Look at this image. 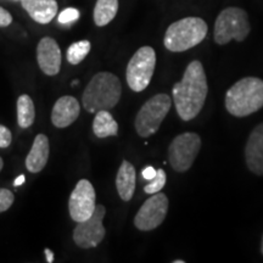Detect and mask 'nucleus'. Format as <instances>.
I'll use <instances>...</instances> for the list:
<instances>
[{"mask_svg": "<svg viewBox=\"0 0 263 263\" xmlns=\"http://www.w3.org/2000/svg\"><path fill=\"white\" fill-rule=\"evenodd\" d=\"M78 18H80V11L74 8H67L62 12H60L58 20L60 24L66 25V24H70V22H73Z\"/></svg>", "mask_w": 263, "mask_h": 263, "instance_id": "nucleus-24", "label": "nucleus"}, {"mask_svg": "<svg viewBox=\"0 0 263 263\" xmlns=\"http://www.w3.org/2000/svg\"><path fill=\"white\" fill-rule=\"evenodd\" d=\"M156 66V52L151 47H141L128 62L126 78L136 93L145 90L150 84Z\"/></svg>", "mask_w": 263, "mask_h": 263, "instance_id": "nucleus-7", "label": "nucleus"}, {"mask_svg": "<svg viewBox=\"0 0 263 263\" xmlns=\"http://www.w3.org/2000/svg\"><path fill=\"white\" fill-rule=\"evenodd\" d=\"M207 91L206 73L200 61L190 62L182 81L174 84L173 100L176 110L183 121H192L205 104Z\"/></svg>", "mask_w": 263, "mask_h": 263, "instance_id": "nucleus-1", "label": "nucleus"}, {"mask_svg": "<svg viewBox=\"0 0 263 263\" xmlns=\"http://www.w3.org/2000/svg\"><path fill=\"white\" fill-rule=\"evenodd\" d=\"M44 254H45V257H47V262L48 263L54 262V252H52L50 249H45L44 250Z\"/></svg>", "mask_w": 263, "mask_h": 263, "instance_id": "nucleus-28", "label": "nucleus"}, {"mask_svg": "<svg viewBox=\"0 0 263 263\" xmlns=\"http://www.w3.org/2000/svg\"><path fill=\"white\" fill-rule=\"evenodd\" d=\"M207 24L200 17H185L173 22L164 34V47L172 52H182L196 47L207 35Z\"/></svg>", "mask_w": 263, "mask_h": 263, "instance_id": "nucleus-4", "label": "nucleus"}, {"mask_svg": "<svg viewBox=\"0 0 263 263\" xmlns=\"http://www.w3.org/2000/svg\"><path fill=\"white\" fill-rule=\"evenodd\" d=\"M80 112L81 105L77 99L65 95L59 99L52 107L51 122L58 128H67L77 120Z\"/></svg>", "mask_w": 263, "mask_h": 263, "instance_id": "nucleus-13", "label": "nucleus"}, {"mask_svg": "<svg viewBox=\"0 0 263 263\" xmlns=\"http://www.w3.org/2000/svg\"><path fill=\"white\" fill-rule=\"evenodd\" d=\"M245 159L251 172L263 176V123L258 124L250 134L245 147Z\"/></svg>", "mask_w": 263, "mask_h": 263, "instance_id": "nucleus-14", "label": "nucleus"}, {"mask_svg": "<svg viewBox=\"0 0 263 263\" xmlns=\"http://www.w3.org/2000/svg\"><path fill=\"white\" fill-rule=\"evenodd\" d=\"M173 263H184L183 259H176V261H173Z\"/></svg>", "mask_w": 263, "mask_h": 263, "instance_id": "nucleus-31", "label": "nucleus"}, {"mask_svg": "<svg viewBox=\"0 0 263 263\" xmlns=\"http://www.w3.org/2000/svg\"><path fill=\"white\" fill-rule=\"evenodd\" d=\"M35 108L32 98L27 94H22L17 99V122L21 128H29L34 122Z\"/></svg>", "mask_w": 263, "mask_h": 263, "instance_id": "nucleus-20", "label": "nucleus"}, {"mask_svg": "<svg viewBox=\"0 0 263 263\" xmlns=\"http://www.w3.org/2000/svg\"><path fill=\"white\" fill-rule=\"evenodd\" d=\"M91 44L89 41H80L71 44L66 52V59L71 65H78L89 54Z\"/></svg>", "mask_w": 263, "mask_h": 263, "instance_id": "nucleus-21", "label": "nucleus"}, {"mask_svg": "<svg viewBox=\"0 0 263 263\" xmlns=\"http://www.w3.org/2000/svg\"><path fill=\"white\" fill-rule=\"evenodd\" d=\"M20 2H21V0H20Z\"/></svg>", "mask_w": 263, "mask_h": 263, "instance_id": "nucleus-34", "label": "nucleus"}, {"mask_svg": "<svg viewBox=\"0 0 263 263\" xmlns=\"http://www.w3.org/2000/svg\"><path fill=\"white\" fill-rule=\"evenodd\" d=\"M3 167H4V161H3L2 157H0V172H2Z\"/></svg>", "mask_w": 263, "mask_h": 263, "instance_id": "nucleus-30", "label": "nucleus"}, {"mask_svg": "<svg viewBox=\"0 0 263 263\" xmlns=\"http://www.w3.org/2000/svg\"><path fill=\"white\" fill-rule=\"evenodd\" d=\"M166 180H167V176L166 173H164V171L157 170L156 176L150 180V183L147 184V185L144 186V192L146 194H150V195L160 193L161 190L163 189V186L166 185Z\"/></svg>", "mask_w": 263, "mask_h": 263, "instance_id": "nucleus-22", "label": "nucleus"}, {"mask_svg": "<svg viewBox=\"0 0 263 263\" xmlns=\"http://www.w3.org/2000/svg\"><path fill=\"white\" fill-rule=\"evenodd\" d=\"M118 11V0H97L93 17L95 25L104 27L116 17Z\"/></svg>", "mask_w": 263, "mask_h": 263, "instance_id": "nucleus-19", "label": "nucleus"}, {"mask_svg": "<svg viewBox=\"0 0 263 263\" xmlns=\"http://www.w3.org/2000/svg\"><path fill=\"white\" fill-rule=\"evenodd\" d=\"M105 215L106 209L103 205H97L89 218L77 223L73 230V241L78 248L94 249L103 241L106 234L103 224Z\"/></svg>", "mask_w": 263, "mask_h": 263, "instance_id": "nucleus-9", "label": "nucleus"}, {"mask_svg": "<svg viewBox=\"0 0 263 263\" xmlns=\"http://www.w3.org/2000/svg\"><path fill=\"white\" fill-rule=\"evenodd\" d=\"M122 94V85L111 72H99L91 78L82 97V105L89 114L111 110L116 106Z\"/></svg>", "mask_w": 263, "mask_h": 263, "instance_id": "nucleus-2", "label": "nucleus"}, {"mask_svg": "<svg viewBox=\"0 0 263 263\" xmlns=\"http://www.w3.org/2000/svg\"><path fill=\"white\" fill-rule=\"evenodd\" d=\"M93 132L95 137L107 138L115 137L118 133V124L112 115L108 112V110L98 111L94 117Z\"/></svg>", "mask_w": 263, "mask_h": 263, "instance_id": "nucleus-18", "label": "nucleus"}, {"mask_svg": "<svg viewBox=\"0 0 263 263\" xmlns=\"http://www.w3.org/2000/svg\"><path fill=\"white\" fill-rule=\"evenodd\" d=\"M12 22V16L8 10L0 6V27H8L9 25H11Z\"/></svg>", "mask_w": 263, "mask_h": 263, "instance_id": "nucleus-26", "label": "nucleus"}, {"mask_svg": "<svg viewBox=\"0 0 263 263\" xmlns=\"http://www.w3.org/2000/svg\"><path fill=\"white\" fill-rule=\"evenodd\" d=\"M39 68L47 76H57L61 68V50L54 38L44 37L37 47Z\"/></svg>", "mask_w": 263, "mask_h": 263, "instance_id": "nucleus-12", "label": "nucleus"}, {"mask_svg": "<svg viewBox=\"0 0 263 263\" xmlns=\"http://www.w3.org/2000/svg\"><path fill=\"white\" fill-rule=\"evenodd\" d=\"M261 251H262V255H263V238H262V244H261Z\"/></svg>", "mask_w": 263, "mask_h": 263, "instance_id": "nucleus-32", "label": "nucleus"}, {"mask_svg": "<svg viewBox=\"0 0 263 263\" xmlns=\"http://www.w3.org/2000/svg\"><path fill=\"white\" fill-rule=\"evenodd\" d=\"M77 83H78V81H73V82H72V85H76Z\"/></svg>", "mask_w": 263, "mask_h": 263, "instance_id": "nucleus-33", "label": "nucleus"}, {"mask_svg": "<svg viewBox=\"0 0 263 263\" xmlns=\"http://www.w3.org/2000/svg\"><path fill=\"white\" fill-rule=\"evenodd\" d=\"M15 201V196L11 190L0 188V213L8 211Z\"/></svg>", "mask_w": 263, "mask_h": 263, "instance_id": "nucleus-23", "label": "nucleus"}, {"mask_svg": "<svg viewBox=\"0 0 263 263\" xmlns=\"http://www.w3.org/2000/svg\"><path fill=\"white\" fill-rule=\"evenodd\" d=\"M250 26L248 12L240 8H227L223 10L215 24L213 38L219 45L228 44L230 41L242 42L249 35Z\"/></svg>", "mask_w": 263, "mask_h": 263, "instance_id": "nucleus-5", "label": "nucleus"}, {"mask_svg": "<svg viewBox=\"0 0 263 263\" xmlns=\"http://www.w3.org/2000/svg\"><path fill=\"white\" fill-rule=\"evenodd\" d=\"M168 211V197L163 193L153 194L138 211L134 226L143 232L156 229L164 221Z\"/></svg>", "mask_w": 263, "mask_h": 263, "instance_id": "nucleus-10", "label": "nucleus"}, {"mask_svg": "<svg viewBox=\"0 0 263 263\" xmlns=\"http://www.w3.org/2000/svg\"><path fill=\"white\" fill-rule=\"evenodd\" d=\"M95 199L97 196L93 184L87 179H81L72 190L68 200V211L72 221L78 223L89 218L97 207Z\"/></svg>", "mask_w": 263, "mask_h": 263, "instance_id": "nucleus-11", "label": "nucleus"}, {"mask_svg": "<svg viewBox=\"0 0 263 263\" xmlns=\"http://www.w3.org/2000/svg\"><path fill=\"white\" fill-rule=\"evenodd\" d=\"M200 149H201V139L196 133L186 132L177 136L168 147L171 167L177 172L188 171L193 166Z\"/></svg>", "mask_w": 263, "mask_h": 263, "instance_id": "nucleus-8", "label": "nucleus"}, {"mask_svg": "<svg viewBox=\"0 0 263 263\" xmlns=\"http://www.w3.org/2000/svg\"><path fill=\"white\" fill-rule=\"evenodd\" d=\"M156 173H157V171L154 168V167L149 166V167H145V168L143 170V172H141V176H143L144 179L151 180L154 178V177L156 176Z\"/></svg>", "mask_w": 263, "mask_h": 263, "instance_id": "nucleus-27", "label": "nucleus"}, {"mask_svg": "<svg viewBox=\"0 0 263 263\" xmlns=\"http://www.w3.org/2000/svg\"><path fill=\"white\" fill-rule=\"evenodd\" d=\"M12 141V136H11V132L8 127L2 126L0 124V147L2 149H6V147L10 146Z\"/></svg>", "mask_w": 263, "mask_h": 263, "instance_id": "nucleus-25", "label": "nucleus"}, {"mask_svg": "<svg viewBox=\"0 0 263 263\" xmlns=\"http://www.w3.org/2000/svg\"><path fill=\"white\" fill-rule=\"evenodd\" d=\"M137 174L136 168L129 161H123L118 168L116 176V188L121 199L123 201H129L136 190Z\"/></svg>", "mask_w": 263, "mask_h": 263, "instance_id": "nucleus-17", "label": "nucleus"}, {"mask_svg": "<svg viewBox=\"0 0 263 263\" xmlns=\"http://www.w3.org/2000/svg\"><path fill=\"white\" fill-rule=\"evenodd\" d=\"M49 139L45 134H38L34 138L33 145L26 157V168L31 173H39L44 170L45 164L49 160Z\"/></svg>", "mask_w": 263, "mask_h": 263, "instance_id": "nucleus-15", "label": "nucleus"}, {"mask_svg": "<svg viewBox=\"0 0 263 263\" xmlns=\"http://www.w3.org/2000/svg\"><path fill=\"white\" fill-rule=\"evenodd\" d=\"M226 107L235 117H246L263 107V81L245 77L236 82L226 95Z\"/></svg>", "mask_w": 263, "mask_h": 263, "instance_id": "nucleus-3", "label": "nucleus"}, {"mask_svg": "<svg viewBox=\"0 0 263 263\" xmlns=\"http://www.w3.org/2000/svg\"><path fill=\"white\" fill-rule=\"evenodd\" d=\"M171 98L167 94H157L150 98L136 117V129L141 138H147L155 134L163 122L164 117L170 112Z\"/></svg>", "mask_w": 263, "mask_h": 263, "instance_id": "nucleus-6", "label": "nucleus"}, {"mask_svg": "<svg viewBox=\"0 0 263 263\" xmlns=\"http://www.w3.org/2000/svg\"><path fill=\"white\" fill-rule=\"evenodd\" d=\"M25 176H24V174H21V176H20V177H17V178H16L15 179V182H14V185L15 186H20V185H22V184H24L25 183Z\"/></svg>", "mask_w": 263, "mask_h": 263, "instance_id": "nucleus-29", "label": "nucleus"}, {"mask_svg": "<svg viewBox=\"0 0 263 263\" xmlns=\"http://www.w3.org/2000/svg\"><path fill=\"white\" fill-rule=\"evenodd\" d=\"M22 8L41 25H47L58 14L57 0H21Z\"/></svg>", "mask_w": 263, "mask_h": 263, "instance_id": "nucleus-16", "label": "nucleus"}]
</instances>
